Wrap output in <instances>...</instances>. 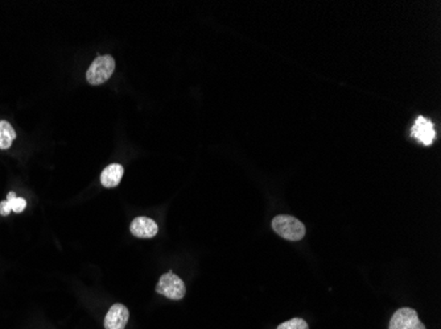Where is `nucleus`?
<instances>
[{
    "label": "nucleus",
    "mask_w": 441,
    "mask_h": 329,
    "mask_svg": "<svg viewBox=\"0 0 441 329\" xmlns=\"http://www.w3.org/2000/svg\"><path fill=\"white\" fill-rule=\"evenodd\" d=\"M272 229L288 241H300L306 236V226L296 217L279 215L272 220Z\"/></svg>",
    "instance_id": "1"
},
{
    "label": "nucleus",
    "mask_w": 441,
    "mask_h": 329,
    "mask_svg": "<svg viewBox=\"0 0 441 329\" xmlns=\"http://www.w3.org/2000/svg\"><path fill=\"white\" fill-rule=\"evenodd\" d=\"M116 70V61L111 56L96 57L86 73L87 82L90 85H102L107 82Z\"/></svg>",
    "instance_id": "2"
},
{
    "label": "nucleus",
    "mask_w": 441,
    "mask_h": 329,
    "mask_svg": "<svg viewBox=\"0 0 441 329\" xmlns=\"http://www.w3.org/2000/svg\"><path fill=\"white\" fill-rule=\"evenodd\" d=\"M156 292L164 295L165 298L168 299H172V301H180L184 296H185V284L182 282V278L177 277L176 274H173L172 272L169 273H165L160 277L159 283L156 286Z\"/></svg>",
    "instance_id": "3"
},
{
    "label": "nucleus",
    "mask_w": 441,
    "mask_h": 329,
    "mask_svg": "<svg viewBox=\"0 0 441 329\" xmlns=\"http://www.w3.org/2000/svg\"><path fill=\"white\" fill-rule=\"evenodd\" d=\"M389 329H425V325L419 319L416 311L403 307L393 313Z\"/></svg>",
    "instance_id": "4"
},
{
    "label": "nucleus",
    "mask_w": 441,
    "mask_h": 329,
    "mask_svg": "<svg viewBox=\"0 0 441 329\" xmlns=\"http://www.w3.org/2000/svg\"><path fill=\"white\" fill-rule=\"evenodd\" d=\"M411 136L424 146H430L433 144L435 137H436L433 122L423 116H419L411 128Z\"/></svg>",
    "instance_id": "5"
},
{
    "label": "nucleus",
    "mask_w": 441,
    "mask_h": 329,
    "mask_svg": "<svg viewBox=\"0 0 441 329\" xmlns=\"http://www.w3.org/2000/svg\"><path fill=\"white\" fill-rule=\"evenodd\" d=\"M131 233L138 238H152L159 232V226L150 217H135L131 223Z\"/></svg>",
    "instance_id": "6"
},
{
    "label": "nucleus",
    "mask_w": 441,
    "mask_h": 329,
    "mask_svg": "<svg viewBox=\"0 0 441 329\" xmlns=\"http://www.w3.org/2000/svg\"><path fill=\"white\" fill-rule=\"evenodd\" d=\"M130 312L123 304H114L106 315L105 329H125Z\"/></svg>",
    "instance_id": "7"
},
{
    "label": "nucleus",
    "mask_w": 441,
    "mask_h": 329,
    "mask_svg": "<svg viewBox=\"0 0 441 329\" xmlns=\"http://www.w3.org/2000/svg\"><path fill=\"white\" fill-rule=\"evenodd\" d=\"M123 174H125L123 166L119 165V163H113V165L107 166L102 171V174H101V183L106 188L116 187L121 183L122 178H123Z\"/></svg>",
    "instance_id": "8"
},
{
    "label": "nucleus",
    "mask_w": 441,
    "mask_h": 329,
    "mask_svg": "<svg viewBox=\"0 0 441 329\" xmlns=\"http://www.w3.org/2000/svg\"><path fill=\"white\" fill-rule=\"evenodd\" d=\"M27 207V200L24 197H18L15 192H9L7 200L0 202V215L9 217L11 212L20 214Z\"/></svg>",
    "instance_id": "9"
},
{
    "label": "nucleus",
    "mask_w": 441,
    "mask_h": 329,
    "mask_svg": "<svg viewBox=\"0 0 441 329\" xmlns=\"http://www.w3.org/2000/svg\"><path fill=\"white\" fill-rule=\"evenodd\" d=\"M15 139H16V132L12 128L10 122L0 120V149L1 151L10 149Z\"/></svg>",
    "instance_id": "10"
},
{
    "label": "nucleus",
    "mask_w": 441,
    "mask_h": 329,
    "mask_svg": "<svg viewBox=\"0 0 441 329\" xmlns=\"http://www.w3.org/2000/svg\"><path fill=\"white\" fill-rule=\"evenodd\" d=\"M277 329H309V327H308L306 320L295 318V319L288 320V321L281 323Z\"/></svg>",
    "instance_id": "11"
}]
</instances>
